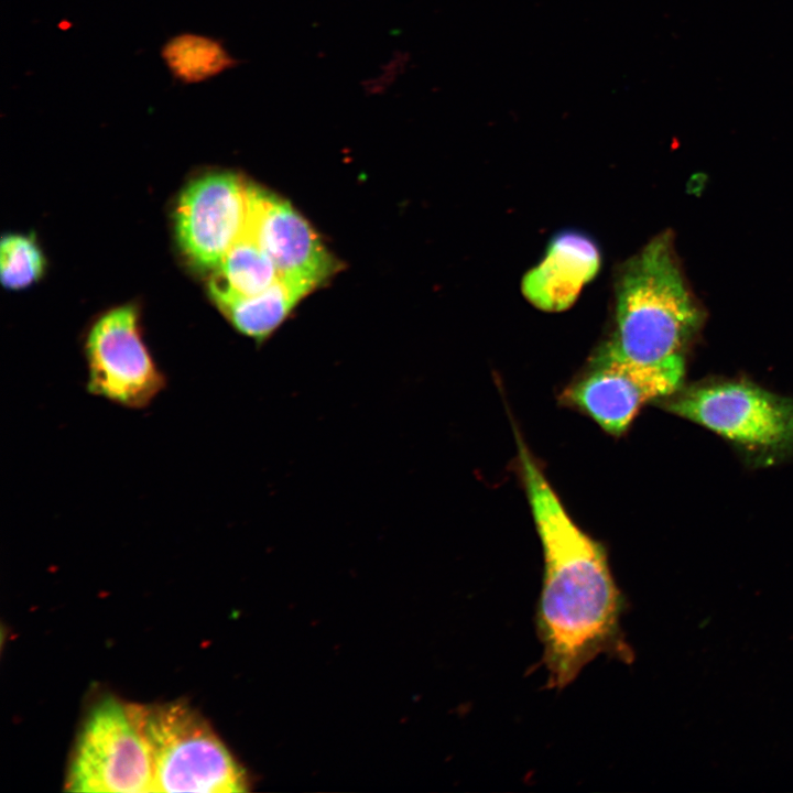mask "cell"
Masks as SVG:
<instances>
[{
	"mask_svg": "<svg viewBox=\"0 0 793 793\" xmlns=\"http://www.w3.org/2000/svg\"><path fill=\"white\" fill-rule=\"evenodd\" d=\"M518 449L544 560L536 633L547 687L563 689L598 655L633 662L621 628L626 599L605 547L572 520L520 437Z\"/></svg>",
	"mask_w": 793,
	"mask_h": 793,
	"instance_id": "cell-1",
	"label": "cell"
},
{
	"mask_svg": "<svg viewBox=\"0 0 793 793\" xmlns=\"http://www.w3.org/2000/svg\"><path fill=\"white\" fill-rule=\"evenodd\" d=\"M702 319L676 263L670 235L653 238L620 275L610 343L631 360L663 362L683 357Z\"/></svg>",
	"mask_w": 793,
	"mask_h": 793,
	"instance_id": "cell-2",
	"label": "cell"
},
{
	"mask_svg": "<svg viewBox=\"0 0 793 793\" xmlns=\"http://www.w3.org/2000/svg\"><path fill=\"white\" fill-rule=\"evenodd\" d=\"M153 769V792L236 793L242 767L210 725L185 702L126 704Z\"/></svg>",
	"mask_w": 793,
	"mask_h": 793,
	"instance_id": "cell-3",
	"label": "cell"
},
{
	"mask_svg": "<svg viewBox=\"0 0 793 793\" xmlns=\"http://www.w3.org/2000/svg\"><path fill=\"white\" fill-rule=\"evenodd\" d=\"M72 792H153L146 746L126 704L104 697L86 715L65 780Z\"/></svg>",
	"mask_w": 793,
	"mask_h": 793,
	"instance_id": "cell-4",
	"label": "cell"
},
{
	"mask_svg": "<svg viewBox=\"0 0 793 793\" xmlns=\"http://www.w3.org/2000/svg\"><path fill=\"white\" fill-rule=\"evenodd\" d=\"M664 406L751 449H793V401L751 383L727 381L691 387Z\"/></svg>",
	"mask_w": 793,
	"mask_h": 793,
	"instance_id": "cell-5",
	"label": "cell"
},
{
	"mask_svg": "<svg viewBox=\"0 0 793 793\" xmlns=\"http://www.w3.org/2000/svg\"><path fill=\"white\" fill-rule=\"evenodd\" d=\"M86 390L117 405L142 410L167 379L143 341L138 309L123 305L102 314L84 341Z\"/></svg>",
	"mask_w": 793,
	"mask_h": 793,
	"instance_id": "cell-6",
	"label": "cell"
},
{
	"mask_svg": "<svg viewBox=\"0 0 793 793\" xmlns=\"http://www.w3.org/2000/svg\"><path fill=\"white\" fill-rule=\"evenodd\" d=\"M684 358L643 363L622 355L610 341L589 370L566 392V399L608 433H623L647 402L674 394L684 377Z\"/></svg>",
	"mask_w": 793,
	"mask_h": 793,
	"instance_id": "cell-7",
	"label": "cell"
},
{
	"mask_svg": "<svg viewBox=\"0 0 793 793\" xmlns=\"http://www.w3.org/2000/svg\"><path fill=\"white\" fill-rule=\"evenodd\" d=\"M249 187L229 172L192 181L180 196L175 213L178 243L202 269H216L243 233L249 215Z\"/></svg>",
	"mask_w": 793,
	"mask_h": 793,
	"instance_id": "cell-8",
	"label": "cell"
},
{
	"mask_svg": "<svg viewBox=\"0 0 793 793\" xmlns=\"http://www.w3.org/2000/svg\"><path fill=\"white\" fill-rule=\"evenodd\" d=\"M246 228L286 282L311 292L335 271L334 258L292 205L253 185Z\"/></svg>",
	"mask_w": 793,
	"mask_h": 793,
	"instance_id": "cell-9",
	"label": "cell"
},
{
	"mask_svg": "<svg viewBox=\"0 0 793 793\" xmlns=\"http://www.w3.org/2000/svg\"><path fill=\"white\" fill-rule=\"evenodd\" d=\"M600 268L596 243L576 231H565L550 242L542 261L522 280L526 300L545 312H561L578 297Z\"/></svg>",
	"mask_w": 793,
	"mask_h": 793,
	"instance_id": "cell-10",
	"label": "cell"
},
{
	"mask_svg": "<svg viewBox=\"0 0 793 793\" xmlns=\"http://www.w3.org/2000/svg\"><path fill=\"white\" fill-rule=\"evenodd\" d=\"M208 289L229 323L258 345L270 338L293 307L309 293L280 278L263 292L249 296L232 293L213 281Z\"/></svg>",
	"mask_w": 793,
	"mask_h": 793,
	"instance_id": "cell-11",
	"label": "cell"
},
{
	"mask_svg": "<svg viewBox=\"0 0 793 793\" xmlns=\"http://www.w3.org/2000/svg\"><path fill=\"white\" fill-rule=\"evenodd\" d=\"M160 56L172 78L182 85L207 82L239 65L221 41L193 32L167 39Z\"/></svg>",
	"mask_w": 793,
	"mask_h": 793,
	"instance_id": "cell-12",
	"label": "cell"
},
{
	"mask_svg": "<svg viewBox=\"0 0 793 793\" xmlns=\"http://www.w3.org/2000/svg\"><path fill=\"white\" fill-rule=\"evenodd\" d=\"M276 268L257 239L246 228L228 250L210 281L240 295H256L279 280Z\"/></svg>",
	"mask_w": 793,
	"mask_h": 793,
	"instance_id": "cell-13",
	"label": "cell"
},
{
	"mask_svg": "<svg viewBox=\"0 0 793 793\" xmlns=\"http://www.w3.org/2000/svg\"><path fill=\"white\" fill-rule=\"evenodd\" d=\"M44 258L34 238L8 235L1 240L0 276L10 290L23 289L35 282L43 273Z\"/></svg>",
	"mask_w": 793,
	"mask_h": 793,
	"instance_id": "cell-14",
	"label": "cell"
}]
</instances>
